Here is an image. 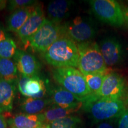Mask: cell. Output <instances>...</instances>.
Instances as JSON below:
<instances>
[{"label": "cell", "mask_w": 128, "mask_h": 128, "mask_svg": "<svg viewBox=\"0 0 128 128\" xmlns=\"http://www.w3.org/2000/svg\"><path fill=\"white\" fill-rule=\"evenodd\" d=\"M81 108L96 123L118 119L126 110L122 100L98 98L92 94L85 99Z\"/></svg>", "instance_id": "obj_1"}, {"label": "cell", "mask_w": 128, "mask_h": 128, "mask_svg": "<svg viewBox=\"0 0 128 128\" xmlns=\"http://www.w3.org/2000/svg\"><path fill=\"white\" fill-rule=\"evenodd\" d=\"M42 55L45 61L55 68L78 69L79 54L77 45L66 37H60Z\"/></svg>", "instance_id": "obj_2"}, {"label": "cell", "mask_w": 128, "mask_h": 128, "mask_svg": "<svg viewBox=\"0 0 128 128\" xmlns=\"http://www.w3.org/2000/svg\"><path fill=\"white\" fill-rule=\"evenodd\" d=\"M52 76L61 87L74 94L82 102L91 94L84 75L77 68H55L52 71Z\"/></svg>", "instance_id": "obj_3"}, {"label": "cell", "mask_w": 128, "mask_h": 128, "mask_svg": "<svg viewBox=\"0 0 128 128\" xmlns=\"http://www.w3.org/2000/svg\"><path fill=\"white\" fill-rule=\"evenodd\" d=\"M76 45L79 54L78 69L83 75L107 72L109 71L104 60L99 45L96 42H87Z\"/></svg>", "instance_id": "obj_4"}, {"label": "cell", "mask_w": 128, "mask_h": 128, "mask_svg": "<svg viewBox=\"0 0 128 128\" xmlns=\"http://www.w3.org/2000/svg\"><path fill=\"white\" fill-rule=\"evenodd\" d=\"M97 29L92 20L77 16L61 24V36L69 38L76 44L92 41Z\"/></svg>", "instance_id": "obj_5"}, {"label": "cell", "mask_w": 128, "mask_h": 128, "mask_svg": "<svg viewBox=\"0 0 128 128\" xmlns=\"http://www.w3.org/2000/svg\"><path fill=\"white\" fill-rule=\"evenodd\" d=\"M89 4L94 16L103 23L117 28L124 24L123 8L116 1L91 0Z\"/></svg>", "instance_id": "obj_6"}, {"label": "cell", "mask_w": 128, "mask_h": 128, "mask_svg": "<svg viewBox=\"0 0 128 128\" xmlns=\"http://www.w3.org/2000/svg\"><path fill=\"white\" fill-rule=\"evenodd\" d=\"M60 37L61 24L46 18L43 25L30 39L27 46L34 52L42 54Z\"/></svg>", "instance_id": "obj_7"}, {"label": "cell", "mask_w": 128, "mask_h": 128, "mask_svg": "<svg viewBox=\"0 0 128 128\" xmlns=\"http://www.w3.org/2000/svg\"><path fill=\"white\" fill-rule=\"evenodd\" d=\"M128 93V82L124 76L109 71L105 76L99 92L92 94L98 98H111L124 101Z\"/></svg>", "instance_id": "obj_8"}, {"label": "cell", "mask_w": 128, "mask_h": 128, "mask_svg": "<svg viewBox=\"0 0 128 128\" xmlns=\"http://www.w3.org/2000/svg\"><path fill=\"white\" fill-rule=\"evenodd\" d=\"M99 47L107 66H118L123 62L124 55V48L117 38H105L101 41Z\"/></svg>", "instance_id": "obj_9"}, {"label": "cell", "mask_w": 128, "mask_h": 128, "mask_svg": "<svg viewBox=\"0 0 128 128\" xmlns=\"http://www.w3.org/2000/svg\"><path fill=\"white\" fill-rule=\"evenodd\" d=\"M46 20L42 7L40 5H36L24 24L16 33L17 37L25 46H27L30 39L43 25Z\"/></svg>", "instance_id": "obj_10"}, {"label": "cell", "mask_w": 128, "mask_h": 128, "mask_svg": "<svg viewBox=\"0 0 128 128\" xmlns=\"http://www.w3.org/2000/svg\"><path fill=\"white\" fill-rule=\"evenodd\" d=\"M13 60L19 73L30 76H39L41 65L34 55L26 51L17 49Z\"/></svg>", "instance_id": "obj_11"}, {"label": "cell", "mask_w": 128, "mask_h": 128, "mask_svg": "<svg viewBox=\"0 0 128 128\" xmlns=\"http://www.w3.org/2000/svg\"><path fill=\"white\" fill-rule=\"evenodd\" d=\"M49 95L53 104L60 108L79 109L82 108V101L62 87H50Z\"/></svg>", "instance_id": "obj_12"}, {"label": "cell", "mask_w": 128, "mask_h": 128, "mask_svg": "<svg viewBox=\"0 0 128 128\" xmlns=\"http://www.w3.org/2000/svg\"><path fill=\"white\" fill-rule=\"evenodd\" d=\"M16 81H10L0 78V113H10L16 94Z\"/></svg>", "instance_id": "obj_13"}, {"label": "cell", "mask_w": 128, "mask_h": 128, "mask_svg": "<svg viewBox=\"0 0 128 128\" xmlns=\"http://www.w3.org/2000/svg\"><path fill=\"white\" fill-rule=\"evenodd\" d=\"M7 122L10 128H36L44 124L42 113L16 114L10 117Z\"/></svg>", "instance_id": "obj_14"}, {"label": "cell", "mask_w": 128, "mask_h": 128, "mask_svg": "<svg viewBox=\"0 0 128 128\" xmlns=\"http://www.w3.org/2000/svg\"><path fill=\"white\" fill-rule=\"evenodd\" d=\"M71 7V1L66 0L52 1L48 6V19L55 23L60 24L62 21L70 16Z\"/></svg>", "instance_id": "obj_15"}, {"label": "cell", "mask_w": 128, "mask_h": 128, "mask_svg": "<svg viewBox=\"0 0 128 128\" xmlns=\"http://www.w3.org/2000/svg\"><path fill=\"white\" fill-rule=\"evenodd\" d=\"M53 105L50 97L35 98L26 97L21 102L20 108L23 113L28 114H38L43 113Z\"/></svg>", "instance_id": "obj_16"}, {"label": "cell", "mask_w": 128, "mask_h": 128, "mask_svg": "<svg viewBox=\"0 0 128 128\" xmlns=\"http://www.w3.org/2000/svg\"><path fill=\"white\" fill-rule=\"evenodd\" d=\"M36 5L17 10L12 12L7 20V31L17 33L28 20Z\"/></svg>", "instance_id": "obj_17"}, {"label": "cell", "mask_w": 128, "mask_h": 128, "mask_svg": "<svg viewBox=\"0 0 128 128\" xmlns=\"http://www.w3.org/2000/svg\"><path fill=\"white\" fill-rule=\"evenodd\" d=\"M78 110L79 108H62L53 104L42 113V115L44 124H50L56 120L70 116Z\"/></svg>", "instance_id": "obj_18"}, {"label": "cell", "mask_w": 128, "mask_h": 128, "mask_svg": "<svg viewBox=\"0 0 128 128\" xmlns=\"http://www.w3.org/2000/svg\"><path fill=\"white\" fill-rule=\"evenodd\" d=\"M18 71L14 60L0 58V78L10 81H16Z\"/></svg>", "instance_id": "obj_19"}, {"label": "cell", "mask_w": 128, "mask_h": 128, "mask_svg": "<svg viewBox=\"0 0 128 128\" xmlns=\"http://www.w3.org/2000/svg\"><path fill=\"white\" fill-rule=\"evenodd\" d=\"M108 72L84 75L86 83L91 92V94H96L99 92L103 84L105 76Z\"/></svg>", "instance_id": "obj_20"}, {"label": "cell", "mask_w": 128, "mask_h": 128, "mask_svg": "<svg viewBox=\"0 0 128 128\" xmlns=\"http://www.w3.org/2000/svg\"><path fill=\"white\" fill-rule=\"evenodd\" d=\"M82 120L79 117L70 115L52 122L51 128H80Z\"/></svg>", "instance_id": "obj_21"}, {"label": "cell", "mask_w": 128, "mask_h": 128, "mask_svg": "<svg viewBox=\"0 0 128 128\" xmlns=\"http://www.w3.org/2000/svg\"><path fill=\"white\" fill-rule=\"evenodd\" d=\"M17 50V45L12 38H8L0 42L1 58H13Z\"/></svg>", "instance_id": "obj_22"}, {"label": "cell", "mask_w": 128, "mask_h": 128, "mask_svg": "<svg viewBox=\"0 0 128 128\" xmlns=\"http://www.w3.org/2000/svg\"><path fill=\"white\" fill-rule=\"evenodd\" d=\"M37 1L33 0H11L8 2L7 8L10 11H14L25 7L34 6Z\"/></svg>", "instance_id": "obj_23"}, {"label": "cell", "mask_w": 128, "mask_h": 128, "mask_svg": "<svg viewBox=\"0 0 128 128\" xmlns=\"http://www.w3.org/2000/svg\"><path fill=\"white\" fill-rule=\"evenodd\" d=\"M117 128H128V110H126L118 118Z\"/></svg>", "instance_id": "obj_24"}, {"label": "cell", "mask_w": 128, "mask_h": 128, "mask_svg": "<svg viewBox=\"0 0 128 128\" xmlns=\"http://www.w3.org/2000/svg\"><path fill=\"white\" fill-rule=\"evenodd\" d=\"M112 120H107L101 122L97 124L96 128H116Z\"/></svg>", "instance_id": "obj_25"}, {"label": "cell", "mask_w": 128, "mask_h": 128, "mask_svg": "<svg viewBox=\"0 0 128 128\" xmlns=\"http://www.w3.org/2000/svg\"><path fill=\"white\" fill-rule=\"evenodd\" d=\"M10 37L7 33V30L4 28L2 25L0 24V42Z\"/></svg>", "instance_id": "obj_26"}, {"label": "cell", "mask_w": 128, "mask_h": 128, "mask_svg": "<svg viewBox=\"0 0 128 128\" xmlns=\"http://www.w3.org/2000/svg\"><path fill=\"white\" fill-rule=\"evenodd\" d=\"M7 122L4 115L0 113V128H7Z\"/></svg>", "instance_id": "obj_27"}, {"label": "cell", "mask_w": 128, "mask_h": 128, "mask_svg": "<svg viewBox=\"0 0 128 128\" xmlns=\"http://www.w3.org/2000/svg\"><path fill=\"white\" fill-rule=\"evenodd\" d=\"M123 12H124V20L128 24V7H125L123 8Z\"/></svg>", "instance_id": "obj_28"}, {"label": "cell", "mask_w": 128, "mask_h": 128, "mask_svg": "<svg viewBox=\"0 0 128 128\" xmlns=\"http://www.w3.org/2000/svg\"><path fill=\"white\" fill-rule=\"evenodd\" d=\"M6 4H7V1H2V0H0V10H2L6 7Z\"/></svg>", "instance_id": "obj_29"}, {"label": "cell", "mask_w": 128, "mask_h": 128, "mask_svg": "<svg viewBox=\"0 0 128 128\" xmlns=\"http://www.w3.org/2000/svg\"><path fill=\"white\" fill-rule=\"evenodd\" d=\"M124 106H125V108H126V110H128V93L127 94V96H126L125 98H124Z\"/></svg>", "instance_id": "obj_30"}, {"label": "cell", "mask_w": 128, "mask_h": 128, "mask_svg": "<svg viewBox=\"0 0 128 128\" xmlns=\"http://www.w3.org/2000/svg\"><path fill=\"white\" fill-rule=\"evenodd\" d=\"M36 128H50L49 124H43L42 125L40 126H39V127H38Z\"/></svg>", "instance_id": "obj_31"}]
</instances>
